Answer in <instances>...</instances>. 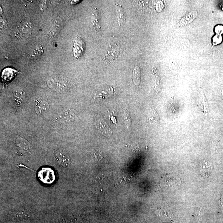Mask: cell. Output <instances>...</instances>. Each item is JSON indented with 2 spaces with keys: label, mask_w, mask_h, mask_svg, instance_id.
Returning a JSON list of instances; mask_svg holds the SVG:
<instances>
[{
  "label": "cell",
  "mask_w": 223,
  "mask_h": 223,
  "mask_svg": "<svg viewBox=\"0 0 223 223\" xmlns=\"http://www.w3.org/2000/svg\"><path fill=\"white\" fill-rule=\"evenodd\" d=\"M119 52V47L117 44H110L104 53V57L107 60L111 62L118 58Z\"/></svg>",
  "instance_id": "cell-1"
},
{
  "label": "cell",
  "mask_w": 223,
  "mask_h": 223,
  "mask_svg": "<svg viewBox=\"0 0 223 223\" xmlns=\"http://www.w3.org/2000/svg\"><path fill=\"white\" fill-rule=\"evenodd\" d=\"M54 156L56 162L61 167H68L71 163L69 156L63 151L60 150H55L54 153Z\"/></svg>",
  "instance_id": "cell-2"
},
{
  "label": "cell",
  "mask_w": 223,
  "mask_h": 223,
  "mask_svg": "<svg viewBox=\"0 0 223 223\" xmlns=\"http://www.w3.org/2000/svg\"><path fill=\"white\" fill-rule=\"evenodd\" d=\"M41 181L45 184H51L55 180L53 170L50 168H43L39 173Z\"/></svg>",
  "instance_id": "cell-3"
},
{
  "label": "cell",
  "mask_w": 223,
  "mask_h": 223,
  "mask_svg": "<svg viewBox=\"0 0 223 223\" xmlns=\"http://www.w3.org/2000/svg\"><path fill=\"white\" fill-rule=\"evenodd\" d=\"M116 13L117 18V22L120 27L122 26L125 23L126 20V12L124 8L121 5L116 3Z\"/></svg>",
  "instance_id": "cell-4"
},
{
  "label": "cell",
  "mask_w": 223,
  "mask_h": 223,
  "mask_svg": "<svg viewBox=\"0 0 223 223\" xmlns=\"http://www.w3.org/2000/svg\"><path fill=\"white\" fill-rule=\"evenodd\" d=\"M96 127L102 134H112V131L106 122L102 119H98L96 121Z\"/></svg>",
  "instance_id": "cell-5"
},
{
  "label": "cell",
  "mask_w": 223,
  "mask_h": 223,
  "mask_svg": "<svg viewBox=\"0 0 223 223\" xmlns=\"http://www.w3.org/2000/svg\"><path fill=\"white\" fill-rule=\"evenodd\" d=\"M156 214L159 217L165 221H171L172 214L171 211L165 208H159L156 211Z\"/></svg>",
  "instance_id": "cell-6"
},
{
  "label": "cell",
  "mask_w": 223,
  "mask_h": 223,
  "mask_svg": "<svg viewBox=\"0 0 223 223\" xmlns=\"http://www.w3.org/2000/svg\"><path fill=\"white\" fill-rule=\"evenodd\" d=\"M49 108L48 103L42 100L36 101L35 110L38 114H42L46 111Z\"/></svg>",
  "instance_id": "cell-7"
},
{
  "label": "cell",
  "mask_w": 223,
  "mask_h": 223,
  "mask_svg": "<svg viewBox=\"0 0 223 223\" xmlns=\"http://www.w3.org/2000/svg\"><path fill=\"white\" fill-rule=\"evenodd\" d=\"M133 79L135 85L137 86L140 85L141 80V71L140 67L138 66H136L133 69Z\"/></svg>",
  "instance_id": "cell-8"
},
{
  "label": "cell",
  "mask_w": 223,
  "mask_h": 223,
  "mask_svg": "<svg viewBox=\"0 0 223 223\" xmlns=\"http://www.w3.org/2000/svg\"><path fill=\"white\" fill-rule=\"evenodd\" d=\"M100 13L99 11L97 10L95 11L93 14V24L95 29L97 31H100L101 30V26L100 23Z\"/></svg>",
  "instance_id": "cell-9"
},
{
  "label": "cell",
  "mask_w": 223,
  "mask_h": 223,
  "mask_svg": "<svg viewBox=\"0 0 223 223\" xmlns=\"http://www.w3.org/2000/svg\"><path fill=\"white\" fill-rule=\"evenodd\" d=\"M43 52V50L40 45L37 46L33 49L29 53L30 56L32 58H36L42 55Z\"/></svg>",
  "instance_id": "cell-10"
},
{
  "label": "cell",
  "mask_w": 223,
  "mask_h": 223,
  "mask_svg": "<svg viewBox=\"0 0 223 223\" xmlns=\"http://www.w3.org/2000/svg\"><path fill=\"white\" fill-rule=\"evenodd\" d=\"M32 24L31 22H27L22 25L20 30L23 33L27 34L32 30Z\"/></svg>",
  "instance_id": "cell-11"
},
{
  "label": "cell",
  "mask_w": 223,
  "mask_h": 223,
  "mask_svg": "<svg viewBox=\"0 0 223 223\" xmlns=\"http://www.w3.org/2000/svg\"><path fill=\"white\" fill-rule=\"evenodd\" d=\"M11 69H9V72H8V71L6 70V72H3L2 78L3 79H4L6 81H9L11 80L13 77H14V72L12 71Z\"/></svg>",
  "instance_id": "cell-12"
},
{
  "label": "cell",
  "mask_w": 223,
  "mask_h": 223,
  "mask_svg": "<svg viewBox=\"0 0 223 223\" xmlns=\"http://www.w3.org/2000/svg\"><path fill=\"white\" fill-rule=\"evenodd\" d=\"M14 97L17 101H22L25 97L24 91L22 89H18L15 92Z\"/></svg>",
  "instance_id": "cell-13"
},
{
  "label": "cell",
  "mask_w": 223,
  "mask_h": 223,
  "mask_svg": "<svg viewBox=\"0 0 223 223\" xmlns=\"http://www.w3.org/2000/svg\"><path fill=\"white\" fill-rule=\"evenodd\" d=\"M222 41V35L216 34L212 38V43L213 45H217L221 43Z\"/></svg>",
  "instance_id": "cell-14"
},
{
  "label": "cell",
  "mask_w": 223,
  "mask_h": 223,
  "mask_svg": "<svg viewBox=\"0 0 223 223\" xmlns=\"http://www.w3.org/2000/svg\"><path fill=\"white\" fill-rule=\"evenodd\" d=\"M215 32L216 34L221 35L223 34V26L218 25L215 27Z\"/></svg>",
  "instance_id": "cell-15"
},
{
  "label": "cell",
  "mask_w": 223,
  "mask_h": 223,
  "mask_svg": "<svg viewBox=\"0 0 223 223\" xmlns=\"http://www.w3.org/2000/svg\"><path fill=\"white\" fill-rule=\"evenodd\" d=\"M124 120H125V123L127 125V126H130L131 124V119L129 115L127 114H125L124 116Z\"/></svg>",
  "instance_id": "cell-16"
},
{
  "label": "cell",
  "mask_w": 223,
  "mask_h": 223,
  "mask_svg": "<svg viewBox=\"0 0 223 223\" xmlns=\"http://www.w3.org/2000/svg\"><path fill=\"white\" fill-rule=\"evenodd\" d=\"M46 1H43L41 4L40 8L41 9L44 10L45 8H46Z\"/></svg>",
  "instance_id": "cell-17"
},
{
  "label": "cell",
  "mask_w": 223,
  "mask_h": 223,
  "mask_svg": "<svg viewBox=\"0 0 223 223\" xmlns=\"http://www.w3.org/2000/svg\"><path fill=\"white\" fill-rule=\"evenodd\" d=\"M81 1H72L71 4H72L74 5V4H77L79 2Z\"/></svg>",
  "instance_id": "cell-18"
},
{
  "label": "cell",
  "mask_w": 223,
  "mask_h": 223,
  "mask_svg": "<svg viewBox=\"0 0 223 223\" xmlns=\"http://www.w3.org/2000/svg\"><path fill=\"white\" fill-rule=\"evenodd\" d=\"M221 201H220V204L222 205V206L223 205V196L221 197Z\"/></svg>",
  "instance_id": "cell-19"
}]
</instances>
